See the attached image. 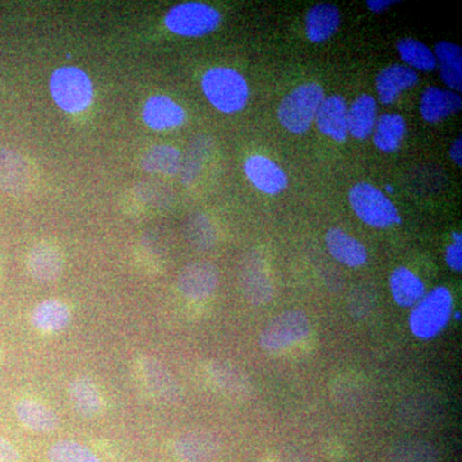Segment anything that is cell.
<instances>
[{
    "label": "cell",
    "mask_w": 462,
    "mask_h": 462,
    "mask_svg": "<svg viewBox=\"0 0 462 462\" xmlns=\"http://www.w3.org/2000/svg\"><path fill=\"white\" fill-rule=\"evenodd\" d=\"M63 264L65 261L62 254L51 243H38L27 254V270L30 275L39 282H56L63 272Z\"/></svg>",
    "instance_id": "cell-18"
},
{
    "label": "cell",
    "mask_w": 462,
    "mask_h": 462,
    "mask_svg": "<svg viewBox=\"0 0 462 462\" xmlns=\"http://www.w3.org/2000/svg\"><path fill=\"white\" fill-rule=\"evenodd\" d=\"M33 187L32 162L16 149L0 148V190L23 197Z\"/></svg>",
    "instance_id": "cell-9"
},
{
    "label": "cell",
    "mask_w": 462,
    "mask_h": 462,
    "mask_svg": "<svg viewBox=\"0 0 462 462\" xmlns=\"http://www.w3.org/2000/svg\"><path fill=\"white\" fill-rule=\"evenodd\" d=\"M243 293L251 305L264 306L272 302L273 284L263 257L251 251L243 257L239 273Z\"/></svg>",
    "instance_id": "cell-8"
},
{
    "label": "cell",
    "mask_w": 462,
    "mask_h": 462,
    "mask_svg": "<svg viewBox=\"0 0 462 462\" xmlns=\"http://www.w3.org/2000/svg\"><path fill=\"white\" fill-rule=\"evenodd\" d=\"M220 273L214 263L197 261L182 267L178 276L179 291L190 300H203L217 288Z\"/></svg>",
    "instance_id": "cell-10"
},
{
    "label": "cell",
    "mask_w": 462,
    "mask_h": 462,
    "mask_svg": "<svg viewBox=\"0 0 462 462\" xmlns=\"http://www.w3.org/2000/svg\"><path fill=\"white\" fill-rule=\"evenodd\" d=\"M173 451L184 462H208L220 454L221 440L211 431L191 430L176 439Z\"/></svg>",
    "instance_id": "cell-15"
},
{
    "label": "cell",
    "mask_w": 462,
    "mask_h": 462,
    "mask_svg": "<svg viewBox=\"0 0 462 462\" xmlns=\"http://www.w3.org/2000/svg\"><path fill=\"white\" fill-rule=\"evenodd\" d=\"M18 461H20V454H18L16 447L5 437L0 436V462Z\"/></svg>",
    "instance_id": "cell-37"
},
{
    "label": "cell",
    "mask_w": 462,
    "mask_h": 462,
    "mask_svg": "<svg viewBox=\"0 0 462 462\" xmlns=\"http://www.w3.org/2000/svg\"><path fill=\"white\" fill-rule=\"evenodd\" d=\"M71 320V312L66 303L58 300H47L33 309L32 322L42 333H57L65 329Z\"/></svg>",
    "instance_id": "cell-29"
},
{
    "label": "cell",
    "mask_w": 462,
    "mask_h": 462,
    "mask_svg": "<svg viewBox=\"0 0 462 462\" xmlns=\"http://www.w3.org/2000/svg\"><path fill=\"white\" fill-rule=\"evenodd\" d=\"M17 419L27 430L50 433L58 427V416L50 407L32 400H21L14 407Z\"/></svg>",
    "instance_id": "cell-26"
},
{
    "label": "cell",
    "mask_w": 462,
    "mask_h": 462,
    "mask_svg": "<svg viewBox=\"0 0 462 462\" xmlns=\"http://www.w3.org/2000/svg\"><path fill=\"white\" fill-rule=\"evenodd\" d=\"M454 242L446 248L445 260L447 266L456 273L462 270V236L461 233L452 234Z\"/></svg>",
    "instance_id": "cell-36"
},
{
    "label": "cell",
    "mask_w": 462,
    "mask_h": 462,
    "mask_svg": "<svg viewBox=\"0 0 462 462\" xmlns=\"http://www.w3.org/2000/svg\"><path fill=\"white\" fill-rule=\"evenodd\" d=\"M51 98L69 114H79L93 102L94 88L89 76L79 67H60L50 81Z\"/></svg>",
    "instance_id": "cell-4"
},
{
    "label": "cell",
    "mask_w": 462,
    "mask_h": 462,
    "mask_svg": "<svg viewBox=\"0 0 462 462\" xmlns=\"http://www.w3.org/2000/svg\"><path fill=\"white\" fill-rule=\"evenodd\" d=\"M207 375L221 393L236 400H245L254 394L251 378L236 365L225 361H211L206 367Z\"/></svg>",
    "instance_id": "cell-12"
},
{
    "label": "cell",
    "mask_w": 462,
    "mask_h": 462,
    "mask_svg": "<svg viewBox=\"0 0 462 462\" xmlns=\"http://www.w3.org/2000/svg\"><path fill=\"white\" fill-rule=\"evenodd\" d=\"M440 406L434 398L415 396L400 404L397 418L406 427H420L436 420Z\"/></svg>",
    "instance_id": "cell-28"
},
{
    "label": "cell",
    "mask_w": 462,
    "mask_h": 462,
    "mask_svg": "<svg viewBox=\"0 0 462 462\" xmlns=\"http://www.w3.org/2000/svg\"><path fill=\"white\" fill-rule=\"evenodd\" d=\"M202 90L216 109L236 114L245 108L249 87L245 76L230 67H214L203 75Z\"/></svg>",
    "instance_id": "cell-1"
},
{
    "label": "cell",
    "mask_w": 462,
    "mask_h": 462,
    "mask_svg": "<svg viewBox=\"0 0 462 462\" xmlns=\"http://www.w3.org/2000/svg\"><path fill=\"white\" fill-rule=\"evenodd\" d=\"M69 396L76 412L84 418H94L102 411L103 401L99 389L89 378L83 376L72 380L69 387Z\"/></svg>",
    "instance_id": "cell-27"
},
{
    "label": "cell",
    "mask_w": 462,
    "mask_h": 462,
    "mask_svg": "<svg viewBox=\"0 0 462 462\" xmlns=\"http://www.w3.org/2000/svg\"><path fill=\"white\" fill-rule=\"evenodd\" d=\"M220 12L206 3L188 2L167 12L165 25L170 32L185 38H199L220 26Z\"/></svg>",
    "instance_id": "cell-7"
},
{
    "label": "cell",
    "mask_w": 462,
    "mask_h": 462,
    "mask_svg": "<svg viewBox=\"0 0 462 462\" xmlns=\"http://www.w3.org/2000/svg\"><path fill=\"white\" fill-rule=\"evenodd\" d=\"M324 98L325 91L320 84L300 85L282 99L279 123L287 132L297 135L309 132Z\"/></svg>",
    "instance_id": "cell-3"
},
{
    "label": "cell",
    "mask_w": 462,
    "mask_h": 462,
    "mask_svg": "<svg viewBox=\"0 0 462 462\" xmlns=\"http://www.w3.org/2000/svg\"><path fill=\"white\" fill-rule=\"evenodd\" d=\"M449 156L458 167H462V138L461 135L454 142L449 149Z\"/></svg>",
    "instance_id": "cell-40"
},
{
    "label": "cell",
    "mask_w": 462,
    "mask_h": 462,
    "mask_svg": "<svg viewBox=\"0 0 462 462\" xmlns=\"http://www.w3.org/2000/svg\"><path fill=\"white\" fill-rule=\"evenodd\" d=\"M438 449L421 438L397 440L388 451L389 462H438Z\"/></svg>",
    "instance_id": "cell-30"
},
{
    "label": "cell",
    "mask_w": 462,
    "mask_h": 462,
    "mask_svg": "<svg viewBox=\"0 0 462 462\" xmlns=\"http://www.w3.org/2000/svg\"><path fill=\"white\" fill-rule=\"evenodd\" d=\"M278 462H315L311 456L297 448L284 449L279 456Z\"/></svg>",
    "instance_id": "cell-38"
},
{
    "label": "cell",
    "mask_w": 462,
    "mask_h": 462,
    "mask_svg": "<svg viewBox=\"0 0 462 462\" xmlns=\"http://www.w3.org/2000/svg\"><path fill=\"white\" fill-rule=\"evenodd\" d=\"M462 109L460 94L438 87L422 91L420 115L425 123L437 124L458 114Z\"/></svg>",
    "instance_id": "cell-17"
},
{
    "label": "cell",
    "mask_w": 462,
    "mask_h": 462,
    "mask_svg": "<svg viewBox=\"0 0 462 462\" xmlns=\"http://www.w3.org/2000/svg\"><path fill=\"white\" fill-rule=\"evenodd\" d=\"M373 134L374 144L380 152L393 153L400 149L404 136H406V120L398 114L379 116Z\"/></svg>",
    "instance_id": "cell-25"
},
{
    "label": "cell",
    "mask_w": 462,
    "mask_h": 462,
    "mask_svg": "<svg viewBox=\"0 0 462 462\" xmlns=\"http://www.w3.org/2000/svg\"><path fill=\"white\" fill-rule=\"evenodd\" d=\"M139 375L149 393L163 403H176L182 396L180 384L173 378L165 365L153 357L139 361Z\"/></svg>",
    "instance_id": "cell-11"
},
{
    "label": "cell",
    "mask_w": 462,
    "mask_h": 462,
    "mask_svg": "<svg viewBox=\"0 0 462 462\" xmlns=\"http://www.w3.org/2000/svg\"><path fill=\"white\" fill-rule=\"evenodd\" d=\"M403 65L418 71L430 72L437 69V60L430 47L413 38L401 39L396 45Z\"/></svg>",
    "instance_id": "cell-32"
},
{
    "label": "cell",
    "mask_w": 462,
    "mask_h": 462,
    "mask_svg": "<svg viewBox=\"0 0 462 462\" xmlns=\"http://www.w3.org/2000/svg\"><path fill=\"white\" fill-rule=\"evenodd\" d=\"M397 3L394 0H367L366 5L374 14H383Z\"/></svg>",
    "instance_id": "cell-39"
},
{
    "label": "cell",
    "mask_w": 462,
    "mask_h": 462,
    "mask_svg": "<svg viewBox=\"0 0 462 462\" xmlns=\"http://www.w3.org/2000/svg\"><path fill=\"white\" fill-rule=\"evenodd\" d=\"M418 84V72L400 63L384 67L375 79L378 98L385 106L393 105L403 91L412 89Z\"/></svg>",
    "instance_id": "cell-16"
},
{
    "label": "cell",
    "mask_w": 462,
    "mask_h": 462,
    "mask_svg": "<svg viewBox=\"0 0 462 462\" xmlns=\"http://www.w3.org/2000/svg\"><path fill=\"white\" fill-rule=\"evenodd\" d=\"M378 100L370 94H361L348 107V135L366 141L378 121Z\"/></svg>",
    "instance_id": "cell-22"
},
{
    "label": "cell",
    "mask_w": 462,
    "mask_h": 462,
    "mask_svg": "<svg viewBox=\"0 0 462 462\" xmlns=\"http://www.w3.org/2000/svg\"><path fill=\"white\" fill-rule=\"evenodd\" d=\"M245 173L254 188L275 196L287 189L288 176L278 163L264 156H251L245 162Z\"/></svg>",
    "instance_id": "cell-13"
},
{
    "label": "cell",
    "mask_w": 462,
    "mask_h": 462,
    "mask_svg": "<svg viewBox=\"0 0 462 462\" xmlns=\"http://www.w3.org/2000/svg\"><path fill=\"white\" fill-rule=\"evenodd\" d=\"M385 193H388V194H393L394 193V190H393V187H392V185H385Z\"/></svg>",
    "instance_id": "cell-41"
},
{
    "label": "cell",
    "mask_w": 462,
    "mask_h": 462,
    "mask_svg": "<svg viewBox=\"0 0 462 462\" xmlns=\"http://www.w3.org/2000/svg\"><path fill=\"white\" fill-rule=\"evenodd\" d=\"M348 307L349 312L354 318L364 320L365 318L372 314L374 300L367 291H356L349 298Z\"/></svg>",
    "instance_id": "cell-35"
},
{
    "label": "cell",
    "mask_w": 462,
    "mask_h": 462,
    "mask_svg": "<svg viewBox=\"0 0 462 462\" xmlns=\"http://www.w3.org/2000/svg\"><path fill=\"white\" fill-rule=\"evenodd\" d=\"M389 288L394 302L400 307H413L427 293L424 282L404 266L397 267L392 273Z\"/></svg>",
    "instance_id": "cell-24"
},
{
    "label": "cell",
    "mask_w": 462,
    "mask_h": 462,
    "mask_svg": "<svg viewBox=\"0 0 462 462\" xmlns=\"http://www.w3.org/2000/svg\"><path fill=\"white\" fill-rule=\"evenodd\" d=\"M185 238L191 247L206 251L214 247L217 236L211 220L203 214H193L187 218L184 225Z\"/></svg>",
    "instance_id": "cell-33"
},
{
    "label": "cell",
    "mask_w": 462,
    "mask_h": 462,
    "mask_svg": "<svg viewBox=\"0 0 462 462\" xmlns=\"http://www.w3.org/2000/svg\"><path fill=\"white\" fill-rule=\"evenodd\" d=\"M50 462H102L88 447L74 440H60L48 452Z\"/></svg>",
    "instance_id": "cell-34"
},
{
    "label": "cell",
    "mask_w": 462,
    "mask_h": 462,
    "mask_svg": "<svg viewBox=\"0 0 462 462\" xmlns=\"http://www.w3.org/2000/svg\"><path fill=\"white\" fill-rule=\"evenodd\" d=\"M349 203L356 216L369 226L387 229L401 223L397 207L384 191L369 182H357L349 190Z\"/></svg>",
    "instance_id": "cell-5"
},
{
    "label": "cell",
    "mask_w": 462,
    "mask_h": 462,
    "mask_svg": "<svg viewBox=\"0 0 462 462\" xmlns=\"http://www.w3.org/2000/svg\"><path fill=\"white\" fill-rule=\"evenodd\" d=\"M454 311V297L446 287H437L412 307L409 318L410 330L416 338H436L448 325Z\"/></svg>",
    "instance_id": "cell-2"
},
{
    "label": "cell",
    "mask_w": 462,
    "mask_h": 462,
    "mask_svg": "<svg viewBox=\"0 0 462 462\" xmlns=\"http://www.w3.org/2000/svg\"><path fill=\"white\" fill-rule=\"evenodd\" d=\"M181 153L172 145H154L145 152L142 158V167L144 171L157 175L173 176L180 172Z\"/></svg>",
    "instance_id": "cell-31"
},
{
    "label": "cell",
    "mask_w": 462,
    "mask_h": 462,
    "mask_svg": "<svg viewBox=\"0 0 462 462\" xmlns=\"http://www.w3.org/2000/svg\"><path fill=\"white\" fill-rule=\"evenodd\" d=\"M325 243L331 257L346 266L361 267L369 260V252L363 243L338 227L328 230Z\"/></svg>",
    "instance_id": "cell-20"
},
{
    "label": "cell",
    "mask_w": 462,
    "mask_h": 462,
    "mask_svg": "<svg viewBox=\"0 0 462 462\" xmlns=\"http://www.w3.org/2000/svg\"><path fill=\"white\" fill-rule=\"evenodd\" d=\"M339 9L330 3H320L310 9L306 14L305 29L310 42L320 44L329 41L338 32L340 26Z\"/></svg>",
    "instance_id": "cell-21"
},
{
    "label": "cell",
    "mask_w": 462,
    "mask_h": 462,
    "mask_svg": "<svg viewBox=\"0 0 462 462\" xmlns=\"http://www.w3.org/2000/svg\"><path fill=\"white\" fill-rule=\"evenodd\" d=\"M434 56L442 83L448 90H462V48L451 42H439L434 47Z\"/></svg>",
    "instance_id": "cell-23"
},
{
    "label": "cell",
    "mask_w": 462,
    "mask_h": 462,
    "mask_svg": "<svg viewBox=\"0 0 462 462\" xmlns=\"http://www.w3.org/2000/svg\"><path fill=\"white\" fill-rule=\"evenodd\" d=\"M311 331V322L302 310H288L267 322L261 331L260 346L266 352L285 351L305 340Z\"/></svg>",
    "instance_id": "cell-6"
},
{
    "label": "cell",
    "mask_w": 462,
    "mask_h": 462,
    "mask_svg": "<svg viewBox=\"0 0 462 462\" xmlns=\"http://www.w3.org/2000/svg\"><path fill=\"white\" fill-rule=\"evenodd\" d=\"M316 126L322 135L343 143L348 138V105L345 97H325L315 117Z\"/></svg>",
    "instance_id": "cell-14"
},
{
    "label": "cell",
    "mask_w": 462,
    "mask_h": 462,
    "mask_svg": "<svg viewBox=\"0 0 462 462\" xmlns=\"http://www.w3.org/2000/svg\"><path fill=\"white\" fill-rule=\"evenodd\" d=\"M185 111L180 105L167 96H153L145 102L143 120L152 130L178 129L185 123Z\"/></svg>",
    "instance_id": "cell-19"
}]
</instances>
